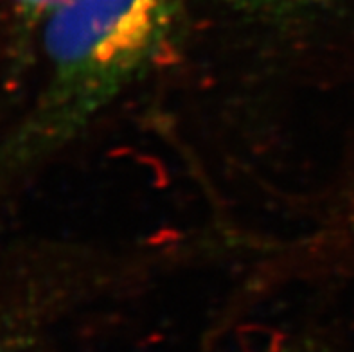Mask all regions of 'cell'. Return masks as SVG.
<instances>
[{"instance_id":"1","label":"cell","mask_w":354,"mask_h":352,"mask_svg":"<svg viewBox=\"0 0 354 352\" xmlns=\"http://www.w3.org/2000/svg\"><path fill=\"white\" fill-rule=\"evenodd\" d=\"M184 0H67L44 22L49 76L35 108L0 147L15 173L80 137L169 50Z\"/></svg>"},{"instance_id":"2","label":"cell","mask_w":354,"mask_h":352,"mask_svg":"<svg viewBox=\"0 0 354 352\" xmlns=\"http://www.w3.org/2000/svg\"><path fill=\"white\" fill-rule=\"evenodd\" d=\"M241 11L257 15V17H288L308 9L317 0H229Z\"/></svg>"},{"instance_id":"3","label":"cell","mask_w":354,"mask_h":352,"mask_svg":"<svg viewBox=\"0 0 354 352\" xmlns=\"http://www.w3.org/2000/svg\"><path fill=\"white\" fill-rule=\"evenodd\" d=\"M17 2L22 9L24 17L45 22V18L49 17L54 9H58L59 6L65 4L67 0H17Z\"/></svg>"}]
</instances>
